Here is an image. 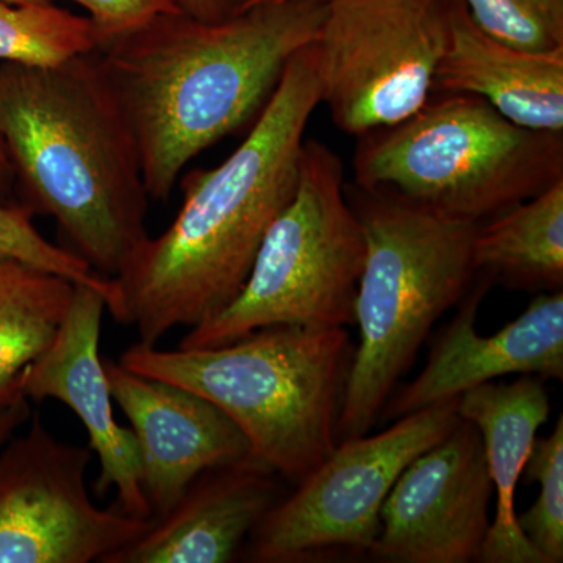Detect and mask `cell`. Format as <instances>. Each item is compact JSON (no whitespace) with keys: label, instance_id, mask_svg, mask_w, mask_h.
<instances>
[{"label":"cell","instance_id":"obj_18","mask_svg":"<svg viewBox=\"0 0 563 563\" xmlns=\"http://www.w3.org/2000/svg\"><path fill=\"white\" fill-rule=\"evenodd\" d=\"M476 274L521 290H562L563 180L481 222L473 242Z\"/></svg>","mask_w":563,"mask_h":563},{"label":"cell","instance_id":"obj_22","mask_svg":"<svg viewBox=\"0 0 563 563\" xmlns=\"http://www.w3.org/2000/svg\"><path fill=\"white\" fill-rule=\"evenodd\" d=\"M493 38L525 51L563 47V0H462Z\"/></svg>","mask_w":563,"mask_h":563},{"label":"cell","instance_id":"obj_2","mask_svg":"<svg viewBox=\"0 0 563 563\" xmlns=\"http://www.w3.org/2000/svg\"><path fill=\"white\" fill-rule=\"evenodd\" d=\"M321 106L313 43L296 52L243 143L184 180V203L162 235L147 239L111 279L114 321L140 343L195 328L242 291L266 232L295 198L307 125Z\"/></svg>","mask_w":563,"mask_h":563},{"label":"cell","instance_id":"obj_21","mask_svg":"<svg viewBox=\"0 0 563 563\" xmlns=\"http://www.w3.org/2000/svg\"><path fill=\"white\" fill-rule=\"evenodd\" d=\"M525 483H539L540 493L533 506L517 515L518 528L525 533L542 563L563 561V418L547 439L532 444L526 461Z\"/></svg>","mask_w":563,"mask_h":563},{"label":"cell","instance_id":"obj_13","mask_svg":"<svg viewBox=\"0 0 563 563\" xmlns=\"http://www.w3.org/2000/svg\"><path fill=\"white\" fill-rule=\"evenodd\" d=\"M106 299L88 285L76 284L69 312L47 351L33 363L24 379V396L33 401L57 399L84 422L88 446L99 457L96 495L114 488L117 506L132 517L152 520L141 483L139 443L132 429L113 413L101 343Z\"/></svg>","mask_w":563,"mask_h":563},{"label":"cell","instance_id":"obj_30","mask_svg":"<svg viewBox=\"0 0 563 563\" xmlns=\"http://www.w3.org/2000/svg\"><path fill=\"white\" fill-rule=\"evenodd\" d=\"M246 2H247V0H239V7H242V5H243V3H246ZM239 7H236V9H239ZM235 11H236V10H235Z\"/></svg>","mask_w":563,"mask_h":563},{"label":"cell","instance_id":"obj_28","mask_svg":"<svg viewBox=\"0 0 563 563\" xmlns=\"http://www.w3.org/2000/svg\"><path fill=\"white\" fill-rule=\"evenodd\" d=\"M272 2H284V0H247L242 7H239L236 11L247 9V7L257 5V3H272Z\"/></svg>","mask_w":563,"mask_h":563},{"label":"cell","instance_id":"obj_6","mask_svg":"<svg viewBox=\"0 0 563 563\" xmlns=\"http://www.w3.org/2000/svg\"><path fill=\"white\" fill-rule=\"evenodd\" d=\"M358 139V190L472 224L563 180V132L515 124L468 92H432L406 120Z\"/></svg>","mask_w":563,"mask_h":563},{"label":"cell","instance_id":"obj_25","mask_svg":"<svg viewBox=\"0 0 563 563\" xmlns=\"http://www.w3.org/2000/svg\"><path fill=\"white\" fill-rule=\"evenodd\" d=\"M181 13L196 20L217 22L235 13L239 0H174Z\"/></svg>","mask_w":563,"mask_h":563},{"label":"cell","instance_id":"obj_9","mask_svg":"<svg viewBox=\"0 0 563 563\" xmlns=\"http://www.w3.org/2000/svg\"><path fill=\"white\" fill-rule=\"evenodd\" d=\"M448 38L450 0H325L313 46L336 128L361 136L421 109Z\"/></svg>","mask_w":563,"mask_h":563},{"label":"cell","instance_id":"obj_24","mask_svg":"<svg viewBox=\"0 0 563 563\" xmlns=\"http://www.w3.org/2000/svg\"><path fill=\"white\" fill-rule=\"evenodd\" d=\"M81 9L98 29L99 41L118 35L143 24L144 21L165 11H177L174 0H70Z\"/></svg>","mask_w":563,"mask_h":563},{"label":"cell","instance_id":"obj_29","mask_svg":"<svg viewBox=\"0 0 563 563\" xmlns=\"http://www.w3.org/2000/svg\"><path fill=\"white\" fill-rule=\"evenodd\" d=\"M11 3H20V5H32V3H51L54 0H7Z\"/></svg>","mask_w":563,"mask_h":563},{"label":"cell","instance_id":"obj_16","mask_svg":"<svg viewBox=\"0 0 563 563\" xmlns=\"http://www.w3.org/2000/svg\"><path fill=\"white\" fill-rule=\"evenodd\" d=\"M432 92L479 96L515 124L563 132V47L510 46L484 32L462 0H450V38Z\"/></svg>","mask_w":563,"mask_h":563},{"label":"cell","instance_id":"obj_11","mask_svg":"<svg viewBox=\"0 0 563 563\" xmlns=\"http://www.w3.org/2000/svg\"><path fill=\"white\" fill-rule=\"evenodd\" d=\"M493 492L483 435L461 418L399 474L369 554L396 563L474 561L490 529Z\"/></svg>","mask_w":563,"mask_h":563},{"label":"cell","instance_id":"obj_8","mask_svg":"<svg viewBox=\"0 0 563 563\" xmlns=\"http://www.w3.org/2000/svg\"><path fill=\"white\" fill-rule=\"evenodd\" d=\"M459 398L404 415L376 435L336 443L252 531L251 561L306 562L344 550L369 553L383 528L385 498L415 457L453 431L461 420Z\"/></svg>","mask_w":563,"mask_h":563},{"label":"cell","instance_id":"obj_27","mask_svg":"<svg viewBox=\"0 0 563 563\" xmlns=\"http://www.w3.org/2000/svg\"><path fill=\"white\" fill-rule=\"evenodd\" d=\"M14 184L13 168L7 152L5 141L0 133V202H10L9 196Z\"/></svg>","mask_w":563,"mask_h":563},{"label":"cell","instance_id":"obj_10","mask_svg":"<svg viewBox=\"0 0 563 563\" xmlns=\"http://www.w3.org/2000/svg\"><path fill=\"white\" fill-rule=\"evenodd\" d=\"M0 453V563H103L154 520L101 509L87 487L90 446L55 439L38 413Z\"/></svg>","mask_w":563,"mask_h":563},{"label":"cell","instance_id":"obj_4","mask_svg":"<svg viewBox=\"0 0 563 563\" xmlns=\"http://www.w3.org/2000/svg\"><path fill=\"white\" fill-rule=\"evenodd\" d=\"M352 355L344 328L272 325L201 350L139 342L120 363L214 404L242 429L255 459L298 485L335 448Z\"/></svg>","mask_w":563,"mask_h":563},{"label":"cell","instance_id":"obj_7","mask_svg":"<svg viewBox=\"0 0 563 563\" xmlns=\"http://www.w3.org/2000/svg\"><path fill=\"white\" fill-rule=\"evenodd\" d=\"M365 257L342 158L320 141L306 140L298 190L266 232L242 291L190 328L179 347L222 346L272 325L354 324Z\"/></svg>","mask_w":563,"mask_h":563},{"label":"cell","instance_id":"obj_3","mask_svg":"<svg viewBox=\"0 0 563 563\" xmlns=\"http://www.w3.org/2000/svg\"><path fill=\"white\" fill-rule=\"evenodd\" d=\"M0 133L24 206L114 279L150 239L131 129L91 54L52 66L0 63Z\"/></svg>","mask_w":563,"mask_h":563},{"label":"cell","instance_id":"obj_5","mask_svg":"<svg viewBox=\"0 0 563 563\" xmlns=\"http://www.w3.org/2000/svg\"><path fill=\"white\" fill-rule=\"evenodd\" d=\"M350 201L362 222L366 257L355 301L361 344L352 355L336 443L372 431L432 325L470 291L479 225L385 192L358 190Z\"/></svg>","mask_w":563,"mask_h":563},{"label":"cell","instance_id":"obj_12","mask_svg":"<svg viewBox=\"0 0 563 563\" xmlns=\"http://www.w3.org/2000/svg\"><path fill=\"white\" fill-rule=\"evenodd\" d=\"M111 398L131 421L141 483L152 520L165 517L192 481L213 466L251 454L242 429L214 404L179 385L103 361Z\"/></svg>","mask_w":563,"mask_h":563},{"label":"cell","instance_id":"obj_23","mask_svg":"<svg viewBox=\"0 0 563 563\" xmlns=\"http://www.w3.org/2000/svg\"><path fill=\"white\" fill-rule=\"evenodd\" d=\"M33 213L24 203L0 202V257L14 258L66 277L74 284L95 288L107 302L111 298V280L92 272L90 265L65 246L44 239L32 221Z\"/></svg>","mask_w":563,"mask_h":563},{"label":"cell","instance_id":"obj_17","mask_svg":"<svg viewBox=\"0 0 563 563\" xmlns=\"http://www.w3.org/2000/svg\"><path fill=\"white\" fill-rule=\"evenodd\" d=\"M550 410L542 377L532 374H523L512 384L477 385L459 398V415L472 421L483 435L496 495L495 520L481 547V562L542 563L518 528L515 488Z\"/></svg>","mask_w":563,"mask_h":563},{"label":"cell","instance_id":"obj_14","mask_svg":"<svg viewBox=\"0 0 563 563\" xmlns=\"http://www.w3.org/2000/svg\"><path fill=\"white\" fill-rule=\"evenodd\" d=\"M493 282L484 277L466 292L454 320L435 343L420 376L391 395L384 420H398L432 404L509 374L563 379V292L540 295L517 320L490 336L476 331V317Z\"/></svg>","mask_w":563,"mask_h":563},{"label":"cell","instance_id":"obj_1","mask_svg":"<svg viewBox=\"0 0 563 563\" xmlns=\"http://www.w3.org/2000/svg\"><path fill=\"white\" fill-rule=\"evenodd\" d=\"M325 0L257 3L207 22L177 11L99 41L96 65L131 129L147 196L168 201L181 169L257 121Z\"/></svg>","mask_w":563,"mask_h":563},{"label":"cell","instance_id":"obj_19","mask_svg":"<svg viewBox=\"0 0 563 563\" xmlns=\"http://www.w3.org/2000/svg\"><path fill=\"white\" fill-rule=\"evenodd\" d=\"M74 290L66 277L0 257V412L25 398V376L60 331Z\"/></svg>","mask_w":563,"mask_h":563},{"label":"cell","instance_id":"obj_20","mask_svg":"<svg viewBox=\"0 0 563 563\" xmlns=\"http://www.w3.org/2000/svg\"><path fill=\"white\" fill-rule=\"evenodd\" d=\"M99 33L90 16L51 3L0 0V63L52 66L91 54Z\"/></svg>","mask_w":563,"mask_h":563},{"label":"cell","instance_id":"obj_26","mask_svg":"<svg viewBox=\"0 0 563 563\" xmlns=\"http://www.w3.org/2000/svg\"><path fill=\"white\" fill-rule=\"evenodd\" d=\"M29 420H31V407L27 398H22L21 401L0 412V446L5 444L13 432Z\"/></svg>","mask_w":563,"mask_h":563},{"label":"cell","instance_id":"obj_15","mask_svg":"<svg viewBox=\"0 0 563 563\" xmlns=\"http://www.w3.org/2000/svg\"><path fill=\"white\" fill-rule=\"evenodd\" d=\"M269 466L246 455L206 470L150 531L103 563H224L277 503Z\"/></svg>","mask_w":563,"mask_h":563}]
</instances>
